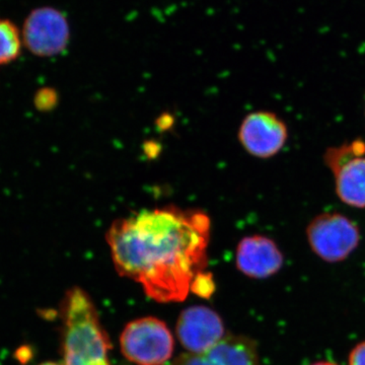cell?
<instances>
[{"instance_id":"cell-11","label":"cell","mask_w":365,"mask_h":365,"mask_svg":"<svg viewBox=\"0 0 365 365\" xmlns=\"http://www.w3.org/2000/svg\"><path fill=\"white\" fill-rule=\"evenodd\" d=\"M23 47L21 33L13 21L0 20V68L20 57Z\"/></svg>"},{"instance_id":"cell-8","label":"cell","mask_w":365,"mask_h":365,"mask_svg":"<svg viewBox=\"0 0 365 365\" xmlns=\"http://www.w3.org/2000/svg\"><path fill=\"white\" fill-rule=\"evenodd\" d=\"M177 335L188 352L202 353L225 337V326L213 309L204 306L191 307L180 314Z\"/></svg>"},{"instance_id":"cell-3","label":"cell","mask_w":365,"mask_h":365,"mask_svg":"<svg viewBox=\"0 0 365 365\" xmlns=\"http://www.w3.org/2000/svg\"><path fill=\"white\" fill-rule=\"evenodd\" d=\"M174 338L163 321L153 317L134 319L120 337L121 351L136 365H165L174 352Z\"/></svg>"},{"instance_id":"cell-16","label":"cell","mask_w":365,"mask_h":365,"mask_svg":"<svg viewBox=\"0 0 365 365\" xmlns=\"http://www.w3.org/2000/svg\"><path fill=\"white\" fill-rule=\"evenodd\" d=\"M40 365H64V364H56V362H44V364H40Z\"/></svg>"},{"instance_id":"cell-9","label":"cell","mask_w":365,"mask_h":365,"mask_svg":"<svg viewBox=\"0 0 365 365\" xmlns=\"http://www.w3.org/2000/svg\"><path fill=\"white\" fill-rule=\"evenodd\" d=\"M235 264L244 275L255 279H265L279 272L284 264V256L270 237L248 235L242 237L237 245Z\"/></svg>"},{"instance_id":"cell-14","label":"cell","mask_w":365,"mask_h":365,"mask_svg":"<svg viewBox=\"0 0 365 365\" xmlns=\"http://www.w3.org/2000/svg\"><path fill=\"white\" fill-rule=\"evenodd\" d=\"M348 365H365V341L353 348L348 359Z\"/></svg>"},{"instance_id":"cell-13","label":"cell","mask_w":365,"mask_h":365,"mask_svg":"<svg viewBox=\"0 0 365 365\" xmlns=\"http://www.w3.org/2000/svg\"><path fill=\"white\" fill-rule=\"evenodd\" d=\"M35 102L41 110L50 109L53 106L56 105V91L51 88H42L36 96Z\"/></svg>"},{"instance_id":"cell-2","label":"cell","mask_w":365,"mask_h":365,"mask_svg":"<svg viewBox=\"0 0 365 365\" xmlns=\"http://www.w3.org/2000/svg\"><path fill=\"white\" fill-rule=\"evenodd\" d=\"M60 313L64 365H111L109 337L90 295L72 287L62 300Z\"/></svg>"},{"instance_id":"cell-10","label":"cell","mask_w":365,"mask_h":365,"mask_svg":"<svg viewBox=\"0 0 365 365\" xmlns=\"http://www.w3.org/2000/svg\"><path fill=\"white\" fill-rule=\"evenodd\" d=\"M169 365H260L256 342L246 336L225 335L202 353H184Z\"/></svg>"},{"instance_id":"cell-15","label":"cell","mask_w":365,"mask_h":365,"mask_svg":"<svg viewBox=\"0 0 365 365\" xmlns=\"http://www.w3.org/2000/svg\"><path fill=\"white\" fill-rule=\"evenodd\" d=\"M311 365H338L337 364H335V362L332 361H319V362H314V364Z\"/></svg>"},{"instance_id":"cell-4","label":"cell","mask_w":365,"mask_h":365,"mask_svg":"<svg viewBox=\"0 0 365 365\" xmlns=\"http://www.w3.org/2000/svg\"><path fill=\"white\" fill-rule=\"evenodd\" d=\"M324 162L333 175L338 198L351 207L365 208V143L355 139L326 150Z\"/></svg>"},{"instance_id":"cell-1","label":"cell","mask_w":365,"mask_h":365,"mask_svg":"<svg viewBox=\"0 0 365 365\" xmlns=\"http://www.w3.org/2000/svg\"><path fill=\"white\" fill-rule=\"evenodd\" d=\"M210 230L203 211L165 206L115 220L106 240L120 275L157 302H182L207 266Z\"/></svg>"},{"instance_id":"cell-5","label":"cell","mask_w":365,"mask_h":365,"mask_svg":"<svg viewBox=\"0 0 365 365\" xmlns=\"http://www.w3.org/2000/svg\"><path fill=\"white\" fill-rule=\"evenodd\" d=\"M360 235L359 225L338 212L321 213L307 227L309 248L328 263L346 260L359 247Z\"/></svg>"},{"instance_id":"cell-6","label":"cell","mask_w":365,"mask_h":365,"mask_svg":"<svg viewBox=\"0 0 365 365\" xmlns=\"http://www.w3.org/2000/svg\"><path fill=\"white\" fill-rule=\"evenodd\" d=\"M21 33L23 45L38 57L61 54L68 47L71 37V25L66 14L50 6L31 11Z\"/></svg>"},{"instance_id":"cell-12","label":"cell","mask_w":365,"mask_h":365,"mask_svg":"<svg viewBox=\"0 0 365 365\" xmlns=\"http://www.w3.org/2000/svg\"><path fill=\"white\" fill-rule=\"evenodd\" d=\"M215 282L210 273L203 271L199 273L192 283L191 292L201 297H208L215 292Z\"/></svg>"},{"instance_id":"cell-7","label":"cell","mask_w":365,"mask_h":365,"mask_svg":"<svg viewBox=\"0 0 365 365\" xmlns=\"http://www.w3.org/2000/svg\"><path fill=\"white\" fill-rule=\"evenodd\" d=\"M287 138V124L272 112L250 113L239 129V140L245 150L263 160L279 153Z\"/></svg>"}]
</instances>
